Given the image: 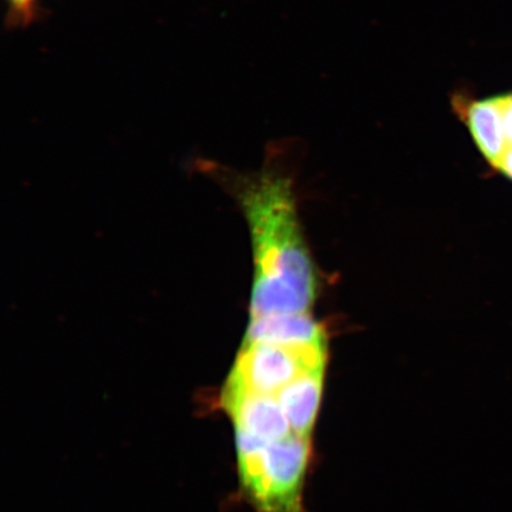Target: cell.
I'll list each match as a JSON object with an SVG mask.
<instances>
[{
	"label": "cell",
	"instance_id": "6da1fadb",
	"mask_svg": "<svg viewBox=\"0 0 512 512\" xmlns=\"http://www.w3.org/2000/svg\"><path fill=\"white\" fill-rule=\"evenodd\" d=\"M251 228L255 281L251 319L310 312L316 277L290 182L264 177L243 197Z\"/></svg>",
	"mask_w": 512,
	"mask_h": 512
},
{
	"label": "cell",
	"instance_id": "7a4b0ae2",
	"mask_svg": "<svg viewBox=\"0 0 512 512\" xmlns=\"http://www.w3.org/2000/svg\"><path fill=\"white\" fill-rule=\"evenodd\" d=\"M310 452V438L297 434L260 450L238 452L243 485L266 512H302Z\"/></svg>",
	"mask_w": 512,
	"mask_h": 512
},
{
	"label": "cell",
	"instance_id": "3957f363",
	"mask_svg": "<svg viewBox=\"0 0 512 512\" xmlns=\"http://www.w3.org/2000/svg\"><path fill=\"white\" fill-rule=\"evenodd\" d=\"M326 344L285 347L243 343L227 388L256 394L277 395L281 389L309 371L325 368Z\"/></svg>",
	"mask_w": 512,
	"mask_h": 512
},
{
	"label": "cell",
	"instance_id": "277c9868",
	"mask_svg": "<svg viewBox=\"0 0 512 512\" xmlns=\"http://www.w3.org/2000/svg\"><path fill=\"white\" fill-rule=\"evenodd\" d=\"M224 403L232 415L236 430L273 443L294 434L283 407L275 395L256 394L227 388Z\"/></svg>",
	"mask_w": 512,
	"mask_h": 512
},
{
	"label": "cell",
	"instance_id": "5b68a950",
	"mask_svg": "<svg viewBox=\"0 0 512 512\" xmlns=\"http://www.w3.org/2000/svg\"><path fill=\"white\" fill-rule=\"evenodd\" d=\"M245 343L305 347L326 344V336L323 326L312 318L311 312L284 313L251 319Z\"/></svg>",
	"mask_w": 512,
	"mask_h": 512
},
{
	"label": "cell",
	"instance_id": "8992f818",
	"mask_svg": "<svg viewBox=\"0 0 512 512\" xmlns=\"http://www.w3.org/2000/svg\"><path fill=\"white\" fill-rule=\"evenodd\" d=\"M325 368L309 371L275 395L283 407L292 432L311 438L322 401Z\"/></svg>",
	"mask_w": 512,
	"mask_h": 512
},
{
	"label": "cell",
	"instance_id": "52a82bcc",
	"mask_svg": "<svg viewBox=\"0 0 512 512\" xmlns=\"http://www.w3.org/2000/svg\"><path fill=\"white\" fill-rule=\"evenodd\" d=\"M496 126L494 139L483 156L492 169L512 182V92L494 95Z\"/></svg>",
	"mask_w": 512,
	"mask_h": 512
},
{
	"label": "cell",
	"instance_id": "ba28073f",
	"mask_svg": "<svg viewBox=\"0 0 512 512\" xmlns=\"http://www.w3.org/2000/svg\"><path fill=\"white\" fill-rule=\"evenodd\" d=\"M11 14L17 21L28 23L35 14L36 0H8Z\"/></svg>",
	"mask_w": 512,
	"mask_h": 512
}]
</instances>
